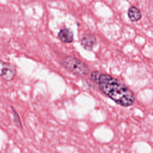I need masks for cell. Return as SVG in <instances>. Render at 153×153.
Listing matches in <instances>:
<instances>
[{"label": "cell", "instance_id": "1", "mask_svg": "<svg viewBox=\"0 0 153 153\" xmlns=\"http://www.w3.org/2000/svg\"><path fill=\"white\" fill-rule=\"evenodd\" d=\"M90 78L98 85L100 91L117 105L128 107L134 103V94L118 79L99 71L92 72Z\"/></svg>", "mask_w": 153, "mask_h": 153}, {"label": "cell", "instance_id": "2", "mask_svg": "<svg viewBox=\"0 0 153 153\" xmlns=\"http://www.w3.org/2000/svg\"><path fill=\"white\" fill-rule=\"evenodd\" d=\"M60 64L68 71L78 76H84L90 72V69L85 63L72 56H66L62 58Z\"/></svg>", "mask_w": 153, "mask_h": 153}, {"label": "cell", "instance_id": "3", "mask_svg": "<svg viewBox=\"0 0 153 153\" xmlns=\"http://www.w3.org/2000/svg\"><path fill=\"white\" fill-rule=\"evenodd\" d=\"M16 74V68L13 64L0 60L1 78L6 81H10L14 79Z\"/></svg>", "mask_w": 153, "mask_h": 153}, {"label": "cell", "instance_id": "4", "mask_svg": "<svg viewBox=\"0 0 153 153\" xmlns=\"http://www.w3.org/2000/svg\"><path fill=\"white\" fill-rule=\"evenodd\" d=\"M96 43V38L94 35L91 33L86 34L82 38L81 40V44L82 46L84 48V49L87 50H91L95 47Z\"/></svg>", "mask_w": 153, "mask_h": 153}, {"label": "cell", "instance_id": "5", "mask_svg": "<svg viewBox=\"0 0 153 153\" xmlns=\"http://www.w3.org/2000/svg\"><path fill=\"white\" fill-rule=\"evenodd\" d=\"M57 37L64 43H71L74 40V33L68 28H63L60 30Z\"/></svg>", "mask_w": 153, "mask_h": 153}, {"label": "cell", "instance_id": "6", "mask_svg": "<svg viewBox=\"0 0 153 153\" xmlns=\"http://www.w3.org/2000/svg\"><path fill=\"white\" fill-rule=\"evenodd\" d=\"M127 14L128 18L132 22H137L142 17L140 10L134 6H132L128 8Z\"/></svg>", "mask_w": 153, "mask_h": 153}, {"label": "cell", "instance_id": "7", "mask_svg": "<svg viewBox=\"0 0 153 153\" xmlns=\"http://www.w3.org/2000/svg\"><path fill=\"white\" fill-rule=\"evenodd\" d=\"M10 108L11 110V113L13 115V121L14 123V124L17 127H18L20 129H23V124L20 119V117L18 114V112L16 111V110L14 109V108L13 106H10Z\"/></svg>", "mask_w": 153, "mask_h": 153}]
</instances>
